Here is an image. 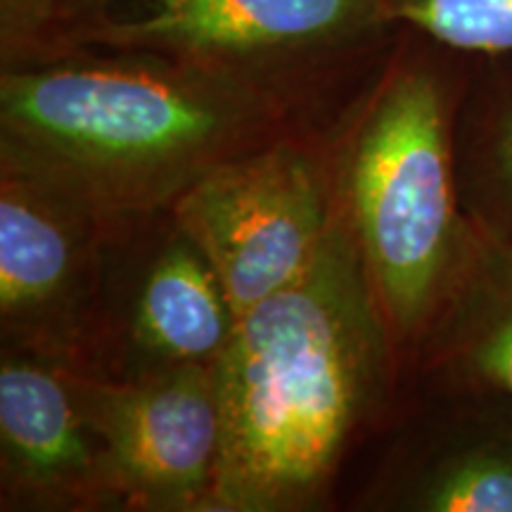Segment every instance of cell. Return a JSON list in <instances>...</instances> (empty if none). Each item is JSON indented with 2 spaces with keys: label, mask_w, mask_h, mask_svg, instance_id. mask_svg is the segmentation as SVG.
I'll list each match as a JSON object with an SVG mask.
<instances>
[{
  "label": "cell",
  "mask_w": 512,
  "mask_h": 512,
  "mask_svg": "<svg viewBox=\"0 0 512 512\" xmlns=\"http://www.w3.org/2000/svg\"><path fill=\"white\" fill-rule=\"evenodd\" d=\"M299 95L157 55L64 48L0 72V159L98 223L171 209L273 138Z\"/></svg>",
  "instance_id": "6da1fadb"
},
{
  "label": "cell",
  "mask_w": 512,
  "mask_h": 512,
  "mask_svg": "<svg viewBox=\"0 0 512 512\" xmlns=\"http://www.w3.org/2000/svg\"><path fill=\"white\" fill-rule=\"evenodd\" d=\"M392 342L335 202L313 264L242 313L214 363L223 444L209 510L318 505L354 432L387 392Z\"/></svg>",
  "instance_id": "7a4b0ae2"
},
{
  "label": "cell",
  "mask_w": 512,
  "mask_h": 512,
  "mask_svg": "<svg viewBox=\"0 0 512 512\" xmlns=\"http://www.w3.org/2000/svg\"><path fill=\"white\" fill-rule=\"evenodd\" d=\"M453 53L401 27L358 105L337 204L394 342H420L463 266Z\"/></svg>",
  "instance_id": "3957f363"
},
{
  "label": "cell",
  "mask_w": 512,
  "mask_h": 512,
  "mask_svg": "<svg viewBox=\"0 0 512 512\" xmlns=\"http://www.w3.org/2000/svg\"><path fill=\"white\" fill-rule=\"evenodd\" d=\"M384 0H74L64 48L126 50L306 93L399 34Z\"/></svg>",
  "instance_id": "277c9868"
},
{
  "label": "cell",
  "mask_w": 512,
  "mask_h": 512,
  "mask_svg": "<svg viewBox=\"0 0 512 512\" xmlns=\"http://www.w3.org/2000/svg\"><path fill=\"white\" fill-rule=\"evenodd\" d=\"M171 216L207 256L240 318L313 264L335 202L316 159L273 140L207 171L171 204Z\"/></svg>",
  "instance_id": "5b68a950"
},
{
  "label": "cell",
  "mask_w": 512,
  "mask_h": 512,
  "mask_svg": "<svg viewBox=\"0 0 512 512\" xmlns=\"http://www.w3.org/2000/svg\"><path fill=\"white\" fill-rule=\"evenodd\" d=\"M67 375L102 441L121 501L143 510H209L223 444L214 363L131 382Z\"/></svg>",
  "instance_id": "8992f818"
},
{
  "label": "cell",
  "mask_w": 512,
  "mask_h": 512,
  "mask_svg": "<svg viewBox=\"0 0 512 512\" xmlns=\"http://www.w3.org/2000/svg\"><path fill=\"white\" fill-rule=\"evenodd\" d=\"M0 181L3 335L12 349L62 361L79 337L98 221L12 171Z\"/></svg>",
  "instance_id": "52a82bcc"
},
{
  "label": "cell",
  "mask_w": 512,
  "mask_h": 512,
  "mask_svg": "<svg viewBox=\"0 0 512 512\" xmlns=\"http://www.w3.org/2000/svg\"><path fill=\"white\" fill-rule=\"evenodd\" d=\"M0 465L5 501L27 508L86 510L121 501L67 366L12 347L0 363Z\"/></svg>",
  "instance_id": "ba28073f"
},
{
  "label": "cell",
  "mask_w": 512,
  "mask_h": 512,
  "mask_svg": "<svg viewBox=\"0 0 512 512\" xmlns=\"http://www.w3.org/2000/svg\"><path fill=\"white\" fill-rule=\"evenodd\" d=\"M420 344L425 370L448 392L512 406L510 238L475 223L463 266Z\"/></svg>",
  "instance_id": "9c48e42d"
},
{
  "label": "cell",
  "mask_w": 512,
  "mask_h": 512,
  "mask_svg": "<svg viewBox=\"0 0 512 512\" xmlns=\"http://www.w3.org/2000/svg\"><path fill=\"white\" fill-rule=\"evenodd\" d=\"M233 306L200 249L176 228L138 287L131 339L145 373L211 366L235 332ZM143 373V375H145Z\"/></svg>",
  "instance_id": "30bf717a"
},
{
  "label": "cell",
  "mask_w": 512,
  "mask_h": 512,
  "mask_svg": "<svg viewBox=\"0 0 512 512\" xmlns=\"http://www.w3.org/2000/svg\"><path fill=\"white\" fill-rule=\"evenodd\" d=\"M472 60L482 72L465 81L458 105L460 197L477 226L512 240V53Z\"/></svg>",
  "instance_id": "8fae6325"
},
{
  "label": "cell",
  "mask_w": 512,
  "mask_h": 512,
  "mask_svg": "<svg viewBox=\"0 0 512 512\" xmlns=\"http://www.w3.org/2000/svg\"><path fill=\"white\" fill-rule=\"evenodd\" d=\"M399 503L422 512H512V406L441 439L401 486Z\"/></svg>",
  "instance_id": "7c38bea8"
},
{
  "label": "cell",
  "mask_w": 512,
  "mask_h": 512,
  "mask_svg": "<svg viewBox=\"0 0 512 512\" xmlns=\"http://www.w3.org/2000/svg\"><path fill=\"white\" fill-rule=\"evenodd\" d=\"M399 27L413 29L453 53H512V0H384Z\"/></svg>",
  "instance_id": "4fadbf2b"
},
{
  "label": "cell",
  "mask_w": 512,
  "mask_h": 512,
  "mask_svg": "<svg viewBox=\"0 0 512 512\" xmlns=\"http://www.w3.org/2000/svg\"><path fill=\"white\" fill-rule=\"evenodd\" d=\"M74 0H0V64L55 55Z\"/></svg>",
  "instance_id": "5bb4252c"
}]
</instances>
